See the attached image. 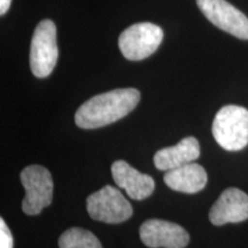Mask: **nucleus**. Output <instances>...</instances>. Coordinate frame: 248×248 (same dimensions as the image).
<instances>
[{
  "label": "nucleus",
  "mask_w": 248,
  "mask_h": 248,
  "mask_svg": "<svg viewBox=\"0 0 248 248\" xmlns=\"http://www.w3.org/2000/svg\"><path fill=\"white\" fill-rule=\"evenodd\" d=\"M142 244L151 248H185L190 235L181 225L163 219H148L139 230Z\"/></svg>",
  "instance_id": "nucleus-8"
},
{
  "label": "nucleus",
  "mask_w": 248,
  "mask_h": 248,
  "mask_svg": "<svg viewBox=\"0 0 248 248\" xmlns=\"http://www.w3.org/2000/svg\"><path fill=\"white\" fill-rule=\"evenodd\" d=\"M111 175L115 184L124 188L133 200H144L152 195L155 182L150 175L139 172L123 160L115 161L111 166Z\"/></svg>",
  "instance_id": "nucleus-10"
},
{
  "label": "nucleus",
  "mask_w": 248,
  "mask_h": 248,
  "mask_svg": "<svg viewBox=\"0 0 248 248\" xmlns=\"http://www.w3.org/2000/svg\"><path fill=\"white\" fill-rule=\"evenodd\" d=\"M14 239L4 219H0V248H13Z\"/></svg>",
  "instance_id": "nucleus-14"
},
{
  "label": "nucleus",
  "mask_w": 248,
  "mask_h": 248,
  "mask_svg": "<svg viewBox=\"0 0 248 248\" xmlns=\"http://www.w3.org/2000/svg\"><path fill=\"white\" fill-rule=\"evenodd\" d=\"M163 181L173 191L193 194L203 190L208 177L202 166L191 162L178 168L168 170L164 175Z\"/></svg>",
  "instance_id": "nucleus-12"
},
{
  "label": "nucleus",
  "mask_w": 248,
  "mask_h": 248,
  "mask_svg": "<svg viewBox=\"0 0 248 248\" xmlns=\"http://www.w3.org/2000/svg\"><path fill=\"white\" fill-rule=\"evenodd\" d=\"M140 92L117 89L94 95L77 109L75 123L82 129H98L123 119L137 107Z\"/></svg>",
  "instance_id": "nucleus-1"
},
{
  "label": "nucleus",
  "mask_w": 248,
  "mask_h": 248,
  "mask_svg": "<svg viewBox=\"0 0 248 248\" xmlns=\"http://www.w3.org/2000/svg\"><path fill=\"white\" fill-rule=\"evenodd\" d=\"M248 218V195L239 188H226L213 204L209 219L214 225L239 223Z\"/></svg>",
  "instance_id": "nucleus-9"
},
{
  "label": "nucleus",
  "mask_w": 248,
  "mask_h": 248,
  "mask_svg": "<svg viewBox=\"0 0 248 248\" xmlns=\"http://www.w3.org/2000/svg\"><path fill=\"white\" fill-rule=\"evenodd\" d=\"M213 136L226 151H240L248 144V110L228 105L218 110L213 122Z\"/></svg>",
  "instance_id": "nucleus-2"
},
{
  "label": "nucleus",
  "mask_w": 248,
  "mask_h": 248,
  "mask_svg": "<svg viewBox=\"0 0 248 248\" xmlns=\"http://www.w3.org/2000/svg\"><path fill=\"white\" fill-rule=\"evenodd\" d=\"M59 58L57 27L53 21L43 20L36 27L30 46V69L38 78L53 71Z\"/></svg>",
  "instance_id": "nucleus-3"
},
{
  "label": "nucleus",
  "mask_w": 248,
  "mask_h": 248,
  "mask_svg": "<svg viewBox=\"0 0 248 248\" xmlns=\"http://www.w3.org/2000/svg\"><path fill=\"white\" fill-rule=\"evenodd\" d=\"M200 145L194 137L182 139L175 146L162 148L154 155V166L159 170H168L178 168L184 164L191 163L199 159Z\"/></svg>",
  "instance_id": "nucleus-11"
},
{
  "label": "nucleus",
  "mask_w": 248,
  "mask_h": 248,
  "mask_svg": "<svg viewBox=\"0 0 248 248\" xmlns=\"http://www.w3.org/2000/svg\"><path fill=\"white\" fill-rule=\"evenodd\" d=\"M26 197L22 201V210L27 215H38L48 207L53 199V179L51 172L43 166H28L21 172Z\"/></svg>",
  "instance_id": "nucleus-4"
},
{
  "label": "nucleus",
  "mask_w": 248,
  "mask_h": 248,
  "mask_svg": "<svg viewBox=\"0 0 248 248\" xmlns=\"http://www.w3.org/2000/svg\"><path fill=\"white\" fill-rule=\"evenodd\" d=\"M86 209L94 221L119 224L132 216V207L124 195L114 187L106 185L92 193L86 200Z\"/></svg>",
  "instance_id": "nucleus-5"
},
{
  "label": "nucleus",
  "mask_w": 248,
  "mask_h": 248,
  "mask_svg": "<svg viewBox=\"0 0 248 248\" xmlns=\"http://www.w3.org/2000/svg\"><path fill=\"white\" fill-rule=\"evenodd\" d=\"M59 248H102V246L91 231L82 228H70L61 234Z\"/></svg>",
  "instance_id": "nucleus-13"
},
{
  "label": "nucleus",
  "mask_w": 248,
  "mask_h": 248,
  "mask_svg": "<svg viewBox=\"0 0 248 248\" xmlns=\"http://www.w3.org/2000/svg\"><path fill=\"white\" fill-rule=\"evenodd\" d=\"M163 39V31L151 22L133 24L121 33L119 47L124 58L131 61L144 60L155 53Z\"/></svg>",
  "instance_id": "nucleus-6"
},
{
  "label": "nucleus",
  "mask_w": 248,
  "mask_h": 248,
  "mask_svg": "<svg viewBox=\"0 0 248 248\" xmlns=\"http://www.w3.org/2000/svg\"><path fill=\"white\" fill-rule=\"evenodd\" d=\"M12 0H0V14L5 15L11 7Z\"/></svg>",
  "instance_id": "nucleus-15"
},
{
  "label": "nucleus",
  "mask_w": 248,
  "mask_h": 248,
  "mask_svg": "<svg viewBox=\"0 0 248 248\" xmlns=\"http://www.w3.org/2000/svg\"><path fill=\"white\" fill-rule=\"evenodd\" d=\"M202 14L219 29L248 40V17L226 0H197Z\"/></svg>",
  "instance_id": "nucleus-7"
}]
</instances>
